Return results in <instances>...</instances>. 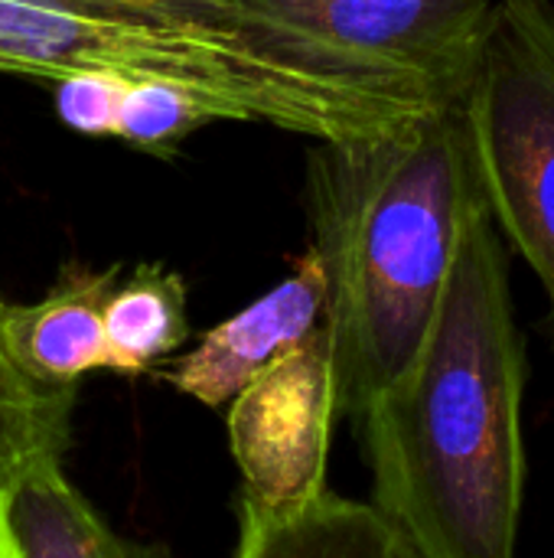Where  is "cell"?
Returning <instances> with one entry per match:
<instances>
[{
	"label": "cell",
	"mask_w": 554,
	"mask_h": 558,
	"mask_svg": "<svg viewBox=\"0 0 554 558\" xmlns=\"http://www.w3.org/2000/svg\"><path fill=\"white\" fill-rule=\"evenodd\" d=\"M186 298L183 275L160 262H140L118 278L104 304L108 373L137 379L170 360L189 340Z\"/></svg>",
	"instance_id": "cell-10"
},
{
	"label": "cell",
	"mask_w": 554,
	"mask_h": 558,
	"mask_svg": "<svg viewBox=\"0 0 554 558\" xmlns=\"http://www.w3.org/2000/svg\"><path fill=\"white\" fill-rule=\"evenodd\" d=\"M398 558H415V556H411V553H408L405 546H398Z\"/></svg>",
	"instance_id": "cell-17"
},
{
	"label": "cell",
	"mask_w": 554,
	"mask_h": 558,
	"mask_svg": "<svg viewBox=\"0 0 554 558\" xmlns=\"http://www.w3.org/2000/svg\"><path fill=\"white\" fill-rule=\"evenodd\" d=\"M7 523L16 558H173L163 543L121 536L78 494L62 464H42L7 494Z\"/></svg>",
	"instance_id": "cell-9"
},
{
	"label": "cell",
	"mask_w": 554,
	"mask_h": 558,
	"mask_svg": "<svg viewBox=\"0 0 554 558\" xmlns=\"http://www.w3.org/2000/svg\"><path fill=\"white\" fill-rule=\"evenodd\" d=\"M127 78L118 72H72L52 85L56 114L85 137H114Z\"/></svg>",
	"instance_id": "cell-15"
},
{
	"label": "cell",
	"mask_w": 554,
	"mask_h": 558,
	"mask_svg": "<svg viewBox=\"0 0 554 558\" xmlns=\"http://www.w3.org/2000/svg\"><path fill=\"white\" fill-rule=\"evenodd\" d=\"M327 324V275L307 245L287 278L255 298L238 314L209 327L189 353L163 360L153 376L180 396L225 409L251 379L300 347Z\"/></svg>",
	"instance_id": "cell-7"
},
{
	"label": "cell",
	"mask_w": 554,
	"mask_h": 558,
	"mask_svg": "<svg viewBox=\"0 0 554 558\" xmlns=\"http://www.w3.org/2000/svg\"><path fill=\"white\" fill-rule=\"evenodd\" d=\"M480 199L464 105L310 150L307 219L327 275L340 415L359 418L418 356Z\"/></svg>",
	"instance_id": "cell-2"
},
{
	"label": "cell",
	"mask_w": 554,
	"mask_h": 558,
	"mask_svg": "<svg viewBox=\"0 0 554 558\" xmlns=\"http://www.w3.org/2000/svg\"><path fill=\"white\" fill-rule=\"evenodd\" d=\"M464 114L490 219L542 281L554 333V0H496Z\"/></svg>",
	"instance_id": "cell-4"
},
{
	"label": "cell",
	"mask_w": 554,
	"mask_h": 558,
	"mask_svg": "<svg viewBox=\"0 0 554 558\" xmlns=\"http://www.w3.org/2000/svg\"><path fill=\"white\" fill-rule=\"evenodd\" d=\"M340 418L327 324L251 379L229 405V451L242 477V520H284L327 487L333 422Z\"/></svg>",
	"instance_id": "cell-6"
},
{
	"label": "cell",
	"mask_w": 554,
	"mask_h": 558,
	"mask_svg": "<svg viewBox=\"0 0 554 558\" xmlns=\"http://www.w3.org/2000/svg\"><path fill=\"white\" fill-rule=\"evenodd\" d=\"M78 392L42 389L7 360L0 347V490L42 464H62Z\"/></svg>",
	"instance_id": "cell-12"
},
{
	"label": "cell",
	"mask_w": 554,
	"mask_h": 558,
	"mask_svg": "<svg viewBox=\"0 0 554 558\" xmlns=\"http://www.w3.org/2000/svg\"><path fill=\"white\" fill-rule=\"evenodd\" d=\"M398 536L372 504L327 490L284 520H242L235 558H398Z\"/></svg>",
	"instance_id": "cell-11"
},
{
	"label": "cell",
	"mask_w": 554,
	"mask_h": 558,
	"mask_svg": "<svg viewBox=\"0 0 554 558\" xmlns=\"http://www.w3.org/2000/svg\"><path fill=\"white\" fill-rule=\"evenodd\" d=\"M0 558H16V546H13L10 523H7V504H3V490H0Z\"/></svg>",
	"instance_id": "cell-16"
},
{
	"label": "cell",
	"mask_w": 554,
	"mask_h": 558,
	"mask_svg": "<svg viewBox=\"0 0 554 558\" xmlns=\"http://www.w3.org/2000/svg\"><path fill=\"white\" fill-rule=\"evenodd\" d=\"M287 43L411 88L438 108L467 101L496 0H245Z\"/></svg>",
	"instance_id": "cell-5"
},
{
	"label": "cell",
	"mask_w": 554,
	"mask_h": 558,
	"mask_svg": "<svg viewBox=\"0 0 554 558\" xmlns=\"http://www.w3.org/2000/svg\"><path fill=\"white\" fill-rule=\"evenodd\" d=\"M121 265L65 262L52 288L33 304H0V347L29 383L78 392L91 373H108L104 304Z\"/></svg>",
	"instance_id": "cell-8"
},
{
	"label": "cell",
	"mask_w": 554,
	"mask_h": 558,
	"mask_svg": "<svg viewBox=\"0 0 554 558\" xmlns=\"http://www.w3.org/2000/svg\"><path fill=\"white\" fill-rule=\"evenodd\" d=\"M522 392L506 245L480 199L418 356L356 418L372 507L415 558H519Z\"/></svg>",
	"instance_id": "cell-1"
},
{
	"label": "cell",
	"mask_w": 554,
	"mask_h": 558,
	"mask_svg": "<svg viewBox=\"0 0 554 558\" xmlns=\"http://www.w3.org/2000/svg\"><path fill=\"white\" fill-rule=\"evenodd\" d=\"M212 121H219L216 108L196 92L163 78H127L114 137L144 154L170 157L186 137H193Z\"/></svg>",
	"instance_id": "cell-14"
},
{
	"label": "cell",
	"mask_w": 554,
	"mask_h": 558,
	"mask_svg": "<svg viewBox=\"0 0 554 558\" xmlns=\"http://www.w3.org/2000/svg\"><path fill=\"white\" fill-rule=\"evenodd\" d=\"M0 304H3V298H0Z\"/></svg>",
	"instance_id": "cell-18"
},
{
	"label": "cell",
	"mask_w": 554,
	"mask_h": 558,
	"mask_svg": "<svg viewBox=\"0 0 554 558\" xmlns=\"http://www.w3.org/2000/svg\"><path fill=\"white\" fill-rule=\"evenodd\" d=\"M72 3L104 10V13L134 16V20H147V23H157V26L193 29V33H209V36H229V39H238V43H248V46H258V49L284 52V56H294V59H307V62H317V65H327V69L359 75L353 69H343L336 62L320 59L310 49H300V46L287 43L268 23H261L248 10L245 0H72ZM362 78H372V75H362ZM376 82H382V78H376Z\"/></svg>",
	"instance_id": "cell-13"
},
{
	"label": "cell",
	"mask_w": 554,
	"mask_h": 558,
	"mask_svg": "<svg viewBox=\"0 0 554 558\" xmlns=\"http://www.w3.org/2000/svg\"><path fill=\"white\" fill-rule=\"evenodd\" d=\"M0 72L52 85L72 72L163 78L209 101L219 121H264L313 141L382 137L438 108L389 82L72 0H0Z\"/></svg>",
	"instance_id": "cell-3"
}]
</instances>
